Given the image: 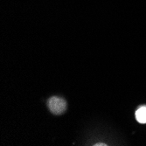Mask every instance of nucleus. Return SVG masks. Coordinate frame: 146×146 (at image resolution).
Masks as SVG:
<instances>
[{"label":"nucleus","mask_w":146,"mask_h":146,"mask_svg":"<svg viewBox=\"0 0 146 146\" xmlns=\"http://www.w3.org/2000/svg\"><path fill=\"white\" fill-rule=\"evenodd\" d=\"M48 109L55 115H62L66 112L68 108V104L63 98L59 96H52L47 101Z\"/></svg>","instance_id":"obj_1"},{"label":"nucleus","mask_w":146,"mask_h":146,"mask_svg":"<svg viewBox=\"0 0 146 146\" xmlns=\"http://www.w3.org/2000/svg\"><path fill=\"white\" fill-rule=\"evenodd\" d=\"M137 121L140 123H146V106H142L136 111Z\"/></svg>","instance_id":"obj_2"}]
</instances>
